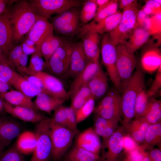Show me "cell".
<instances>
[{
  "label": "cell",
  "mask_w": 161,
  "mask_h": 161,
  "mask_svg": "<svg viewBox=\"0 0 161 161\" xmlns=\"http://www.w3.org/2000/svg\"><path fill=\"white\" fill-rule=\"evenodd\" d=\"M23 52L22 44L14 46L10 52L7 60L13 69Z\"/></svg>",
  "instance_id": "c3c4849f"
},
{
  "label": "cell",
  "mask_w": 161,
  "mask_h": 161,
  "mask_svg": "<svg viewBox=\"0 0 161 161\" xmlns=\"http://www.w3.org/2000/svg\"><path fill=\"white\" fill-rule=\"evenodd\" d=\"M123 127L118 128L106 140L102 142L100 161H119L123 150Z\"/></svg>",
  "instance_id": "8fae6325"
},
{
  "label": "cell",
  "mask_w": 161,
  "mask_h": 161,
  "mask_svg": "<svg viewBox=\"0 0 161 161\" xmlns=\"http://www.w3.org/2000/svg\"><path fill=\"white\" fill-rule=\"evenodd\" d=\"M88 86L95 100L101 98L107 93L108 78L101 67L89 81Z\"/></svg>",
  "instance_id": "cb8c5ba5"
},
{
  "label": "cell",
  "mask_w": 161,
  "mask_h": 161,
  "mask_svg": "<svg viewBox=\"0 0 161 161\" xmlns=\"http://www.w3.org/2000/svg\"><path fill=\"white\" fill-rule=\"evenodd\" d=\"M11 85L17 90L31 98L40 93H44L42 90L31 83L18 73L13 79Z\"/></svg>",
  "instance_id": "f546056e"
},
{
  "label": "cell",
  "mask_w": 161,
  "mask_h": 161,
  "mask_svg": "<svg viewBox=\"0 0 161 161\" xmlns=\"http://www.w3.org/2000/svg\"><path fill=\"white\" fill-rule=\"evenodd\" d=\"M27 61L28 55L23 52L14 66L21 75L24 74L27 70Z\"/></svg>",
  "instance_id": "816d5d0a"
},
{
  "label": "cell",
  "mask_w": 161,
  "mask_h": 161,
  "mask_svg": "<svg viewBox=\"0 0 161 161\" xmlns=\"http://www.w3.org/2000/svg\"><path fill=\"white\" fill-rule=\"evenodd\" d=\"M0 62L8 65L11 67L7 59L5 57L0 48Z\"/></svg>",
  "instance_id": "6125c7cd"
},
{
  "label": "cell",
  "mask_w": 161,
  "mask_h": 161,
  "mask_svg": "<svg viewBox=\"0 0 161 161\" xmlns=\"http://www.w3.org/2000/svg\"><path fill=\"white\" fill-rule=\"evenodd\" d=\"M50 120V119L46 117L36 123L35 133L36 136L37 142L30 161H49L52 157Z\"/></svg>",
  "instance_id": "5b68a950"
},
{
  "label": "cell",
  "mask_w": 161,
  "mask_h": 161,
  "mask_svg": "<svg viewBox=\"0 0 161 161\" xmlns=\"http://www.w3.org/2000/svg\"><path fill=\"white\" fill-rule=\"evenodd\" d=\"M10 85L0 80V95L10 89Z\"/></svg>",
  "instance_id": "94428289"
},
{
  "label": "cell",
  "mask_w": 161,
  "mask_h": 161,
  "mask_svg": "<svg viewBox=\"0 0 161 161\" xmlns=\"http://www.w3.org/2000/svg\"><path fill=\"white\" fill-rule=\"evenodd\" d=\"M64 40L58 36L55 35L53 33L48 36L43 41L41 46L40 51L45 62L49 60Z\"/></svg>",
  "instance_id": "d6a6232c"
},
{
  "label": "cell",
  "mask_w": 161,
  "mask_h": 161,
  "mask_svg": "<svg viewBox=\"0 0 161 161\" xmlns=\"http://www.w3.org/2000/svg\"><path fill=\"white\" fill-rule=\"evenodd\" d=\"M17 73L10 66L0 62V80L2 82L11 85Z\"/></svg>",
  "instance_id": "f6af8a7d"
},
{
  "label": "cell",
  "mask_w": 161,
  "mask_h": 161,
  "mask_svg": "<svg viewBox=\"0 0 161 161\" xmlns=\"http://www.w3.org/2000/svg\"><path fill=\"white\" fill-rule=\"evenodd\" d=\"M4 111V107L3 100L0 98V115Z\"/></svg>",
  "instance_id": "be15d7a7"
},
{
  "label": "cell",
  "mask_w": 161,
  "mask_h": 161,
  "mask_svg": "<svg viewBox=\"0 0 161 161\" xmlns=\"http://www.w3.org/2000/svg\"><path fill=\"white\" fill-rule=\"evenodd\" d=\"M145 81L143 71L138 67L122 88L121 118L123 126L129 123L134 117L136 98L138 93L144 88Z\"/></svg>",
  "instance_id": "7a4b0ae2"
},
{
  "label": "cell",
  "mask_w": 161,
  "mask_h": 161,
  "mask_svg": "<svg viewBox=\"0 0 161 161\" xmlns=\"http://www.w3.org/2000/svg\"><path fill=\"white\" fill-rule=\"evenodd\" d=\"M134 0H121L119 1V8L123 9L135 1Z\"/></svg>",
  "instance_id": "680465c9"
},
{
  "label": "cell",
  "mask_w": 161,
  "mask_h": 161,
  "mask_svg": "<svg viewBox=\"0 0 161 161\" xmlns=\"http://www.w3.org/2000/svg\"><path fill=\"white\" fill-rule=\"evenodd\" d=\"M139 10L136 1L123 9L120 22L114 30L108 32L109 40L115 46L124 44L131 32L138 26L137 16Z\"/></svg>",
  "instance_id": "3957f363"
},
{
  "label": "cell",
  "mask_w": 161,
  "mask_h": 161,
  "mask_svg": "<svg viewBox=\"0 0 161 161\" xmlns=\"http://www.w3.org/2000/svg\"><path fill=\"white\" fill-rule=\"evenodd\" d=\"M3 103L4 111L13 117L25 122L37 123L46 118L32 109L13 106L4 100Z\"/></svg>",
  "instance_id": "d6986e66"
},
{
  "label": "cell",
  "mask_w": 161,
  "mask_h": 161,
  "mask_svg": "<svg viewBox=\"0 0 161 161\" xmlns=\"http://www.w3.org/2000/svg\"><path fill=\"white\" fill-rule=\"evenodd\" d=\"M99 58L89 62L85 69L75 78L68 92L71 98L82 87L88 85L89 82L101 68Z\"/></svg>",
  "instance_id": "e0dca14e"
},
{
  "label": "cell",
  "mask_w": 161,
  "mask_h": 161,
  "mask_svg": "<svg viewBox=\"0 0 161 161\" xmlns=\"http://www.w3.org/2000/svg\"><path fill=\"white\" fill-rule=\"evenodd\" d=\"M77 135L75 145L88 151L99 155L102 143L93 128L90 127Z\"/></svg>",
  "instance_id": "ffe728a7"
},
{
  "label": "cell",
  "mask_w": 161,
  "mask_h": 161,
  "mask_svg": "<svg viewBox=\"0 0 161 161\" xmlns=\"http://www.w3.org/2000/svg\"><path fill=\"white\" fill-rule=\"evenodd\" d=\"M116 49V68L122 89L134 72L137 62L134 53L129 52L124 44H119Z\"/></svg>",
  "instance_id": "30bf717a"
},
{
  "label": "cell",
  "mask_w": 161,
  "mask_h": 161,
  "mask_svg": "<svg viewBox=\"0 0 161 161\" xmlns=\"http://www.w3.org/2000/svg\"><path fill=\"white\" fill-rule=\"evenodd\" d=\"M146 151L149 161H161V151L159 148H150L147 145Z\"/></svg>",
  "instance_id": "f5cc1de1"
},
{
  "label": "cell",
  "mask_w": 161,
  "mask_h": 161,
  "mask_svg": "<svg viewBox=\"0 0 161 161\" xmlns=\"http://www.w3.org/2000/svg\"><path fill=\"white\" fill-rule=\"evenodd\" d=\"M66 107L62 105L55 109L51 119L56 124L68 128Z\"/></svg>",
  "instance_id": "bcb514c9"
},
{
  "label": "cell",
  "mask_w": 161,
  "mask_h": 161,
  "mask_svg": "<svg viewBox=\"0 0 161 161\" xmlns=\"http://www.w3.org/2000/svg\"><path fill=\"white\" fill-rule=\"evenodd\" d=\"M146 146L138 145L134 149L129 151H124L122 153L119 161H149L146 155Z\"/></svg>",
  "instance_id": "e575fe53"
},
{
  "label": "cell",
  "mask_w": 161,
  "mask_h": 161,
  "mask_svg": "<svg viewBox=\"0 0 161 161\" xmlns=\"http://www.w3.org/2000/svg\"><path fill=\"white\" fill-rule=\"evenodd\" d=\"M149 17L142 10H139L137 14V21L139 26L142 27L147 19Z\"/></svg>",
  "instance_id": "9f6ffc18"
},
{
  "label": "cell",
  "mask_w": 161,
  "mask_h": 161,
  "mask_svg": "<svg viewBox=\"0 0 161 161\" xmlns=\"http://www.w3.org/2000/svg\"><path fill=\"white\" fill-rule=\"evenodd\" d=\"M80 38L81 39L83 48L88 60L90 61L99 58L101 35L96 32H88Z\"/></svg>",
  "instance_id": "7402d4cb"
},
{
  "label": "cell",
  "mask_w": 161,
  "mask_h": 161,
  "mask_svg": "<svg viewBox=\"0 0 161 161\" xmlns=\"http://www.w3.org/2000/svg\"><path fill=\"white\" fill-rule=\"evenodd\" d=\"M21 130L17 122L0 115V152L19 136Z\"/></svg>",
  "instance_id": "9a60e30c"
},
{
  "label": "cell",
  "mask_w": 161,
  "mask_h": 161,
  "mask_svg": "<svg viewBox=\"0 0 161 161\" xmlns=\"http://www.w3.org/2000/svg\"><path fill=\"white\" fill-rule=\"evenodd\" d=\"M79 0H31L28 1L37 13L46 19L52 15H59L71 8L82 5Z\"/></svg>",
  "instance_id": "8992f818"
},
{
  "label": "cell",
  "mask_w": 161,
  "mask_h": 161,
  "mask_svg": "<svg viewBox=\"0 0 161 161\" xmlns=\"http://www.w3.org/2000/svg\"><path fill=\"white\" fill-rule=\"evenodd\" d=\"M160 43L151 42L143 49L141 55L140 69L144 72L152 73L161 66V53Z\"/></svg>",
  "instance_id": "4fadbf2b"
},
{
  "label": "cell",
  "mask_w": 161,
  "mask_h": 161,
  "mask_svg": "<svg viewBox=\"0 0 161 161\" xmlns=\"http://www.w3.org/2000/svg\"><path fill=\"white\" fill-rule=\"evenodd\" d=\"M152 35L149 30L138 26L131 32L124 44L129 52L134 53L148 41Z\"/></svg>",
  "instance_id": "603a6c76"
},
{
  "label": "cell",
  "mask_w": 161,
  "mask_h": 161,
  "mask_svg": "<svg viewBox=\"0 0 161 161\" xmlns=\"http://www.w3.org/2000/svg\"><path fill=\"white\" fill-rule=\"evenodd\" d=\"M161 139V122L150 124L146 131L145 144L151 146L160 143Z\"/></svg>",
  "instance_id": "f35d334b"
},
{
  "label": "cell",
  "mask_w": 161,
  "mask_h": 161,
  "mask_svg": "<svg viewBox=\"0 0 161 161\" xmlns=\"http://www.w3.org/2000/svg\"><path fill=\"white\" fill-rule=\"evenodd\" d=\"M161 87V66L158 68L151 86L147 92L151 97L157 93Z\"/></svg>",
  "instance_id": "f907efd6"
},
{
  "label": "cell",
  "mask_w": 161,
  "mask_h": 161,
  "mask_svg": "<svg viewBox=\"0 0 161 161\" xmlns=\"http://www.w3.org/2000/svg\"><path fill=\"white\" fill-rule=\"evenodd\" d=\"M96 115L109 120L119 121L122 117L121 96L118 90L112 89L95 107Z\"/></svg>",
  "instance_id": "ba28073f"
},
{
  "label": "cell",
  "mask_w": 161,
  "mask_h": 161,
  "mask_svg": "<svg viewBox=\"0 0 161 161\" xmlns=\"http://www.w3.org/2000/svg\"><path fill=\"white\" fill-rule=\"evenodd\" d=\"M12 1L8 0H0V16L9 7L8 6Z\"/></svg>",
  "instance_id": "6f0895ef"
},
{
  "label": "cell",
  "mask_w": 161,
  "mask_h": 161,
  "mask_svg": "<svg viewBox=\"0 0 161 161\" xmlns=\"http://www.w3.org/2000/svg\"><path fill=\"white\" fill-rule=\"evenodd\" d=\"M50 134L52 161H60L70 147L76 134L69 128L59 125L50 119Z\"/></svg>",
  "instance_id": "277c9868"
},
{
  "label": "cell",
  "mask_w": 161,
  "mask_h": 161,
  "mask_svg": "<svg viewBox=\"0 0 161 161\" xmlns=\"http://www.w3.org/2000/svg\"><path fill=\"white\" fill-rule=\"evenodd\" d=\"M42 57L41 53L34 52L32 54L25 74L31 75L43 71L45 69V61L43 60Z\"/></svg>",
  "instance_id": "ab89813d"
},
{
  "label": "cell",
  "mask_w": 161,
  "mask_h": 161,
  "mask_svg": "<svg viewBox=\"0 0 161 161\" xmlns=\"http://www.w3.org/2000/svg\"><path fill=\"white\" fill-rule=\"evenodd\" d=\"M82 6L80 16V25L86 24L91 21L94 18L97 9L95 0H85Z\"/></svg>",
  "instance_id": "8d00e7d4"
},
{
  "label": "cell",
  "mask_w": 161,
  "mask_h": 161,
  "mask_svg": "<svg viewBox=\"0 0 161 161\" xmlns=\"http://www.w3.org/2000/svg\"><path fill=\"white\" fill-rule=\"evenodd\" d=\"M100 46L102 61L108 75L116 89L117 90H122V87L116 66V46L109 40L108 32L104 33L102 36Z\"/></svg>",
  "instance_id": "9c48e42d"
},
{
  "label": "cell",
  "mask_w": 161,
  "mask_h": 161,
  "mask_svg": "<svg viewBox=\"0 0 161 161\" xmlns=\"http://www.w3.org/2000/svg\"><path fill=\"white\" fill-rule=\"evenodd\" d=\"M22 75L31 83L42 90L44 93L47 94L42 82L39 78L35 76L26 74Z\"/></svg>",
  "instance_id": "11a10c76"
},
{
  "label": "cell",
  "mask_w": 161,
  "mask_h": 161,
  "mask_svg": "<svg viewBox=\"0 0 161 161\" xmlns=\"http://www.w3.org/2000/svg\"><path fill=\"white\" fill-rule=\"evenodd\" d=\"M92 97L88 85L78 89L71 98V107L75 113L86 102Z\"/></svg>",
  "instance_id": "d590c367"
},
{
  "label": "cell",
  "mask_w": 161,
  "mask_h": 161,
  "mask_svg": "<svg viewBox=\"0 0 161 161\" xmlns=\"http://www.w3.org/2000/svg\"><path fill=\"white\" fill-rule=\"evenodd\" d=\"M94 122L95 131L103 138V142L106 140L118 129L119 121L106 119L96 115Z\"/></svg>",
  "instance_id": "484cf974"
},
{
  "label": "cell",
  "mask_w": 161,
  "mask_h": 161,
  "mask_svg": "<svg viewBox=\"0 0 161 161\" xmlns=\"http://www.w3.org/2000/svg\"><path fill=\"white\" fill-rule=\"evenodd\" d=\"M118 1L110 0L109 3L104 8L96 12L93 20L98 22L110 16L115 13L118 10Z\"/></svg>",
  "instance_id": "b9f144b4"
},
{
  "label": "cell",
  "mask_w": 161,
  "mask_h": 161,
  "mask_svg": "<svg viewBox=\"0 0 161 161\" xmlns=\"http://www.w3.org/2000/svg\"><path fill=\"white\" fill-rule=\"evenodd\" d=\"M137 144L126 133L123 138V150L129 151L135 148Z\"/></svg>",
  "instance_id": "db71d44e"
},
{
  "label": "cell",
  "mask_w": 161,
  "mask_h": 161,
  "mask_svg": "<svg viewBox=\"0 0 161 161\" xmlns=\"http://www.w3.org/2000/svg\"><path fill=\"white\" fill-rule=\"evenodd\" d=\"M9 12L14 47L28 33L39 15L26 0L16 1Z\"/></svg>",
  "instance_id": "6da1fadb"
},
{
  "label": "cell",
  "mask_w": 161,
  "mask_h": 161,
  "mask_svg": "<svg viewBox=\"0 0 161 161\" xmlns=\"http://www.w3.org/2000/svg\"><path fill=\"white\" fill-rule=\"evenodd\" d=\"M0 97L14 106L27 107L36 110L32 98L16 90H10L1 94Z\"/></svg>",
  "instance_id": "f1b7e54d"
},
{
  "label": "cell",
  "mask_w": 161,
  "mask_h": 161,
  "mask_svg": "<svg viewBox=\"0 0 161 161\" xmlns=\"http://www.w3.org/2000/svg\"><path fill=\"white\" fill-rule=\"evenodd\" d=\"M31 75L36 76L42 80L47 94L57 98L67 100L69 98L61 80L49 73L42 71Z\"/></svg>",
  "instance_id": "2e32d148"
},
{
  "label": "cell",
  "mask_w": 161,
  "mask_h": 161,
  "mask_svg": "<svg viewBox=\"0 0 161 161\" xmlns=\"http://www.w3.org/2000/svg\"><path fill=\"white\" fill-rule=\"evenodd\" d=\"M37 138L35 132L27 131L23 132L18 137L16 146L23 154L33 153L35 148Z\"/></svg>",
  "instance_id": "4dcf8cb0"
},
{
  "label": "cell",
  "mask_w": 161,
  "mask_h": 161,
  "mask_svg": "<svg viewBox=\"0 0 161 161\" xmlns=\"http://www.w3.org/2000/svg\"><path fill=\"white\" fill-rule=\"evenodd\" d=\"M95 100L92 96L77 111L76 114L78 124L85 120L93 112L95 108Z\"/></svg>",
  "instance_id": "60d3db41"
},
{
  "label": "cell",
  "mask_w": 161,
  "mask_h": 161,
  "mask_svg": "<svg viewBox=\"0 0 161 161\" xmlns=\"http://www.w3.org/2000/svg\"><path fill=\"white\" fill-rule=\"evenodd\" d=\"M80 7L70 8L57 16L50 18V23L54 31H55L64 25L80 19L81 10Z\"/></svg>",
  "instance_id": "1f68e13d"
},
{
  "label": "cell",
  "mask_w": 161,
  "mask_h": 161,
  "mask_svg": "<svg viewBox=\"0 0 161 161\" xmlns=\"http://www.w3.org/2000/svg\"><path fill=\"white\" fill-rule=\"evenodd\" d=\"M89 61L84 51L81 41L74 43L70 66L66 75L75 77L85 69Z\"/></svg>",
  "instance_id": "44dd1931"
},
{
  "label": "cell",
  "mask_w": 161,
  "mask_h": 161,
  "mask_svg": "<svg viewBox=\"0 0 161 161\" xmlns=\"http://www.w3.org/2000/svg\"><path fill=\"white\" fill-rule=\"evenodd\" d=\"M73 44L70 41L64 39L49 60L45 62V68L57 75H66L69 69Z\"/></svg>",
  "instance_id": "52a82bcc"
},
{
  "label": "cell",
  "mask_w": 161,
  "mask_h": 161,
  "mask_svg": "<svg viewBox=\"0 0 161 161\" xmlns=\"http://www.w3.org/2000/svg\"><path fill=\"white\" fill-rule=\"evenodd\" d=\"M142 118L150 124L160 123L161 101L151 98L146 112Z\"/></svg>",
  "instance_id": "836d02e7"
},
{
  "label": "cell",
  "mask_w": 161,
  "mask_h": 161,
  "mask_svg": "<svg viewBox=\"0 0 161 161\" xmlns=\"http://www.w3.org/2000/svg\"><path fill=\"white\" fill-rule=\"evenodd\" d=\"M142 9L148 16L153 15L161 12V4L155 0H148L146 1Z\"/></svg>",
  "instance_id": "681fc988"
},
{
  "label": "cell",
  "mask_w": 161,
  "mask_h": 161,
  "mask_svg": "<svg viewBox=\"0 0 161 161\" xmlns=\"http://www.w3.org/2000/svg\"><path fill=\"white\" fill-rule=\"evenodd\" d=\"M10 8L0 16V48L7 59L10 52L14 47Z\"/></svg>",
  "instance_id": "ac0fdd59"
},
{
  "label": "cell",
  "mask_w": 161,
  "mask_h": 161,
  "mask_svg": "<svg viewBox=\"0 0 161 161\" xmlns=\"http://www.w3.org/2000/svg\"><path fill=\"white\" fill-rule=\"evenodd\" d=\"M150 124L143 118L135 119L125 126L126 133L137 144L144 142L147 130Z\"/></svg>",
  "instance_id": "d4e9b609"
},
{
  "label": "cell",
  "mask_w": 161,
  "mask_h": 161,
  "mask_svg": "<svg viewBox=\"0 0 161 161\" xmlns=\"http://www.w3.org/2000/svg\"><path fill=\"white\" fill-rule=\"evenodd\" d=\"M68 128L74 132L77 135L80 133L77 127L76 113L71 107H66Z\"/></svg>",
  "instance_id": "7dc6e473"
},
{
  "label": "cell",
  "mask_w": 161,
  "mask_h": 161,
  "mask_svg": "<svg viewBox=\"0 0 161 161\" xmlns=\"http://www.w3.org/2000/svg\"><path fill=\"white\" fill-rule=\"evenodd\" d=\"M0 161H25L23 154L16 148L15 145L0 152Z\"/></svg>",
  "instance_id": "ee69618b"
},
{
  "label": "cell",
  "mask_w": 161,
  "mask_h": 161,
  "mask_svg": "<svg viewBox=\"0 0 161 161\" xmlns=\"http://www.w3.org/2000/svg\"><path fill=\"white\" fill-rule=\"evenodd\" d=\"M53 32V27L51 23L47 19L39 16L28 32L27 37V39L34 43L35 52L41 53L40 47L42 42Z\"/></svg>",
  "instance_id": "5bb4252c"
},
{
  "label": "cell",
  "mask_w": 161,
  "mask_h": 161,
  "mask_svg": "<svg viewBox=\"0 0 161 161\" xmlns=\"http://www.w3.org/2000/svg\"><path fill=\"white\" fill-rule=\"evenodd\" d=\"M80 27V19H78L61 26L55 31L58 34L67 36H78Z\"/></svg>",
  "instance_id": "7bdbcfd3"
},
{
  "label": "cell",
  "mask_w": 161,
  "mask_h": 161,
  "mask_svg": "<svg viewBox=\"0 0 161 161\" xmlns=\"http://www.w3.org/2000/svg\"><path fill=\"white\" fill-rule=\"evenodd\" d=\"M151 97L147 94V91L144 89L138 93L135 106V119L143 117L148 108Z\"/></svg>",
  "instance_id": "74e56055"
},
{
  "label": "cell",
  "mask_w": 161,
  "mask_h": 161,
  "mask_svg": "<svg viewBox=\"0 0 161 161\" xmlns=\"http://www.w3.org/2000/svg\"><path fill=\"white\" fill-rule=\"evenodd\" d=\"M66 100L41 93L36 96L33 103L36 109L50 114L57 108L62 105Z\"/></svg>",
  "instance_id": "4316f807"
},
{
  "label": "cell",
  "mask_w": 161,
  "mask_h": 161,
  "mask_svg": "<svg viewBox=\"0 0 161 161\" xmlns=\"http://www.w3.org/2000/svg\"><path fill=\"white\" fill-rule=\"evenodd\" d=\"M122 16V12L118 10L114 14L98 22L93 20L86 24L81 25L78 37L80 38L88 32H96L101 35L109 32L117 26Z\"/></svg>",
  "instance_id": "7c38bea8"
},
{
  "label": "cell",
  "mask_w": 161,
  "mask_h": 161,
  "mask_svg": "<svg viewBox=\"0 0 161 161\" xmlns=\"http://www.w3.org/2000/svg\"><path fill=\"white\" fill-rule=\"evenodd\" d=\"M95 1L97 6V12L104 8L109 3L110 0H95Z\"/></svg>",
  "instance_id": "91938a15"
},
{
  "label": "cell",
  "mask_w": 161,
  "mask_h": 161,
  "mask_svg": "<svg viewBox=\"0 0 161 161\" xmlns=\"http://www.w3.org/2000/svg\"><path fill=\"white\" fill-rule=\"evenodd\" d=\"M100 156L81 148L75 144L60 161H100Z\"/></svg>",
  "instance_id": "83f0119b"
}]
</instances>
